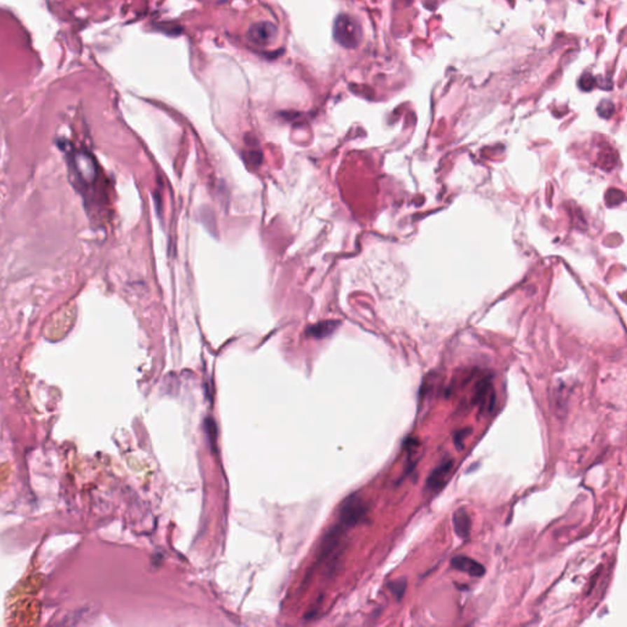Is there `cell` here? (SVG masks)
Listing matches in <instances>:
<instances>
[{
    "label": "cell",
    "instance_id": "cell-4",
    "mask_svg": "<svg viewBox=\"0 0 627 627\" xmlns=\"http://www.w3.org/2000/svg\"><path fill=\"white\" fill-rule=\"evenodd\" d=\"M277 29L270 22H259L250 29V36L255 43L266 44L276 37Z\"/></svg>",
    "mask_w": 627,
    "mask_h": 627
},
{
    "label": "cell",
    "instance_id": "cell-1",
    "mask_svg": "<svg viewBox=\"0 0 627 627\" xmlns=\"http://www.w3.org/2000/svg\"><path fill=\"white\" fill-rule=\"evenodd\" d=\"M368 506L358 495H352L340 509V522L347 527L359 525L366 518Z\"/></svg>",
    "mask_w": 627,
    "mask_h": 627
},
{
    "label": "cell",
    "instance_id": "cell-8",
    "mask_svg": "<svg viewBox=\"0 0 627 627\" xmlns=\"http://www.w3.org/2000/svg\"><path fill=\"white\" fill-rule=\"evenodd\" d=\"M247 153H248L249 157H245V160H247L248 163H250V165H261L263 153H261V151H260L259 149H253V147H250L249 150H247Z\"/></svg>",
    "mask_w": 627,
    "mask_h": 627
},
{
    "label": "cell",
    "instance_id": "cell-6",
    "mask_svg": "<svg viewBox=\"0 0 627 627\" xmlns=\"http://www.w3.org/2000/svg\"><path fill=\"white\" fill-rule=\"evenodd\" d=\"M453 523L456 535L462 539H468V537L471 535V522L467 511L464 509H457L455 511L453 516Z\"/></svg>",
    "mask_w": 627,
    "mask_h": 627
},
{
    "label": "cell",
    "instance_id": "cell-9",
    "mask_svg": "<svg viewBox=\"0 0 627 627\" xmlns=\"http://www.w3.org/2000/svg\"><path fill=\"white\" fill-rule=\"evenodd\" d=\"M391 592L396 595V598L401 599L404 597V591H406V581L404 579H399L396 582L390 584Z\"/></svg>",
    "mask_w": 627,
    "mask_h": 627
},
{
    "label": "cell",
    "instance_id": "cell-5",
    "mask_svg": "<svg viewBox=\"0 0 627 627\" xmlns=\"http://www.w3.org/2000/svg\"><path fill=\"white\" fill-rule=\"evenodd\" d=\"M474 402L479 404V408L481 411H484V409L491 411V408H492L494 402H495V394H494L491 384L488 380L481 381L479 386H478L476 396H474Z\"/></svg>",
    "mask_w": 627,
    "mask_h": 627
},
{
    "label": "cell",
    "instance_id": "cell-3",
    "mask_svg": "<svg viewBox=\"0 0 627 627\" xmlns=\"http://www.w3.org/2000/svg\"><path fill=\"white\" fill-rule=\"evenodd\" d=\"M451 566L453 569L469 574L471 577H481L485 574V569L481 563L467 556H455L451 560Z\"/></svg>",
    "mask_w": 627,
    "mask_h": 627
},
{
    "label": "cell",
    "instance_id": "cell-10",
    "mask_svg": "<svg viewBox=\"0 0 627 627\" xmlns=\"http://www.w3.org/2000/svg\"><path fill=\"white\" fill-rule=\"evenodd\" d=\"M466 435H468V432H461V433H458L457 435H455V443H456V445L462 443L463 439H464Z\"/></svg>",
    "mask_w": 627,
    "mask_h": 627
},
{
    "label": "cell",
    "instance_id": "cell-7",
    "mask_svg": "<svg viewBox=\"0 0 627 627\" xmlns=\"http://www.w3.org/2000/svg\"><path fill=\"white\" fill-rule=\"evenodd\" d=\"M337 324L338 322H336V321H324V322H320V324L310 326V327H308V336L315 337V338H324L326 336L331 335L336 330Z\"/></svg>",
    "mask_w": 627,
    "mask_h": 627
},
{
    "label": "cell",
    "instance_id": "cell-2",
    "mask_svg": "<svg viewBox=\"0 0 627 627\" xmlns=\"http://www.w3.org/2000/svg\"><path fill=\"white\" fill-rule=\"evenodd\" d=\"M453 466L455 461L451 458L443 461L439 467L435 468L427 481V489L432 492L443 490V486L448 484V479L453 474Z\"/></svg>",
    "mask_w": 627,
    "mask_h": 627
}]
</instances>
